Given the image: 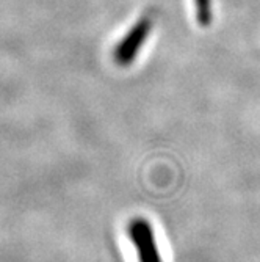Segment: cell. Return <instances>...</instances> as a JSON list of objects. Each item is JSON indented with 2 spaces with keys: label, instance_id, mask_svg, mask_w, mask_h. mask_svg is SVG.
<instances>
[{
  "label": "cell",
  "instance_id": "1",
  "mask_svg": "<svg viewBox=\"0 0 260 262\" xmlns=\"http://www.w3.org/2000/svg\"><path fill=\"white\" fill-rule=\"evenodd\" d=\"M152 30H154V16L146 13L133 24L127 30V33L121 38V41L114 46L113 51L114 63L121 68L130 66L139 55Z\"/></svg>",
  "mask_w": 260,
  "mask_h": 262
},
{
  "label": "cell",
  "instance_id": "2",
  "mask_svg": "<svg viewBox=\"0 0 260 262\" xmlns=\"http://www.w3.org/2000/svg\"><path fill=\"white\" fill-rule=\"evenodd\" d=\"M127 235L136 250L138 262H163L149 220L143 217L130 220L127 225Z\"/></svg>",
  "mask_w": 260,
  "mask_h": 262
},
{
  "label": "cell",
  "instance_id": "3",
  "mask_svg": "<svg viewBox=\"0 0 260 262\" xmlns=\"http://www.w3.org/2000/svg\"><path fill=\"white\" fill-rule=\"evenodd\" d=\"M193 7L199 27L208 29L214 22V0H193Z\"/></svg>",
  "mask_w": 260,
  "mask_h": 262
}]
</instances>
